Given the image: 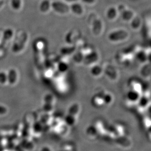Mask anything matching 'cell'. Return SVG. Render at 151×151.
I'll list each match as a JSON object with an SVG mask.
<instances>
[{
    "mask_svg": "<svg viewBox=\"0 0 151 151\" xmlns=\"http://www.w3.org/2000/svg\"><path fill=\"white\" fill-rule=\"evenodd\" d=\"M29 35L24 30H20L15 36L14 41L12 46V50L15 53L21 52L24 50L28 42Z\"/></svg>",
    "mask_w": 151,
    "mask_h": 151,
    "instance_id": "1",
    "label": "cell"
},
{
    "mask_svg": "<svg viewBox=\"0 0 151 151\" xmlns=\"http://www.w3.org/2000/svg\"><path fill=\"white\" fill-rule=\"evenodd\" d=\"M13 37L14 32L12 29H6L4 31H3V43L1 47L5 49H6Z\"/></svg>",
    "mask_w": 151,
    "mask_h": 151,
    "instance_id": "2",
    "label": "cell"
},
{
    "mask_svg": "<svg viewBox=\"0 0 151 151\" xmlns=\"http://www.w3.org/2000/svg\"><path fill=\"white\" fill-rule=\"evenodd\" d=\"M104 93H99L94 95L91 99V104L94 107L97 108H100L105 105L103 100V95Z\"/></svg>",
    "mask_w": 151,
    "mask_h": 151,
    "instance_id": "3",
    "label": "cell"
},
{
    "mask_svg": "<svg viewBox=\"0 0 151 151\" xmlns=\"http://www.w3.org/2000/svg\"><path fill=\"white\" fill-rule=\"evenodd\" d=\"M141 96V93L133 90H130L127 93L126 99L127 101H128L129 102L132 104H136L138 102Z\"/></svg>",
    "mask_w": 151,
    "mask_h": 151,
    "instance_id": "4",
    "label": "cell"
},
{
    "mask_svg": "<svg viewBox=\"0 0 151 151\" xmlns=\"http://www.w3.org/2000/svg\"><path fill=\"white\" fill-rule=\"evenodd\" d=\"M129 87L130 90L137 91L142 94V84L137 79H132L129 82Z\"/></svg>",
    "mask_w": 151,
    "mask_h": 151,
    "instance_id": "5",
    "label": "cell"
},
{
    "mask_svg": "<svg viewBox=\"0 0 151 151\" xmlns=\"http://www.w3.org/2000/svg\"><path fill=\"white\" fill-rule=\"evenodd\" d=\"M137 104L140 108L145 109L148 108V106L150 105V98L149 96L141 94Z\"/></svg>",
    "mask_w": 151,
    "mask_h": 151,
    "instance_id": "6",
    "label": "cell"
},
{
    "mask_svg": "<svg viewBox=\"0 0 151 151\" xmlns=\"http://www.w3.org/2000/svg\"><path fill=\"white\" fill-rule=\"evenodd\" d=\"M77 117L68 114L63 118V121L65 124L68 127H71L76 124Z\"/></svg>",
    "mask_w": 151,
    "mask_h": 151,
    "instance_id": "7",
    "label": "cell"
},
{
    "mask_svg": "<svg viewBox=\"0 0 151 151\" xmlns=\"http://www.w3.org/2000/svg\"><path fill=\"white\" fill-rule=\"evenodd\" d=\"M80 105L77 103H74V104H72L68 109V114L77 117V116L80 113Z\"/></svg>",
    "mask_w": 151,
    "mask_h": 151,
    "instance_id": "8",
    "label": "cell"
},
{
    "mask_svg": "<svg viewBox=\"0 0 151 151\" xmlns=\"http://www.w3.org/2000/svg\"><path fill=\"white\" fill-rule=\"evenodd\" d=\"M7 81L11 83L14 84L16 82L18 76V73L15 69H11L9 70V73L7 74Z\"/></svg>",
    "mask_w": 151,
    "mask_h": 151,
    "instance_id": "9",
    "label": "cell"
},
{
    "mask_svg": "<svg viewBox=\"0 0 151 151\" xmlns=\"http://www.w3.org/2000/svg\"><path fill=\"white\" fill-rule=\"evenodd\" d=\"M86 134L90 138H94L99 135L97 130L94 125L88 126L86 129Z\"/></svg>",
    "mask_w": 151,
    "mask_h": 151,
    "instance_id": "10",
    "label": "cell"
},
{
    "mask_svg": "<svg viewBox=\"0 0 151 151\" xmlns=\"http://www.w3.org/2000/svg\"><path fill=\"white\" fill-rule=\"evenodd\" d=\"M68 126L65 124L64 122L62 123L57 127L55 128L56 132L58 134L61 135H64L68 132Z\"/></svg>",
    "mask_w": 151,
    "mask_h": 151,
    "instance_id": "11",
    "label": "cell"
},
{
    "mask_svg": "<svg viewBox=\"0 0 151 151\" xmlns=\"http://www.w3.org/2000/svg\"><path fill=\"white\" fill-rule=\"evenodd\" d=\"M94 125L95 126V127L97 130L99 135H104L105 134L107 129H106L102 121H96Z\"/></svg>",
    "mask_w": 151,
    "mask_h": 151,
    "instance_id": "12",
    "label": "cell"
},
{
    "mask_svg": "<svg viewBox=\"0 0 151 151\" xmlns=\"http://www.w3.org/2000/svg\"><path fill=\"white\" fill-rule=\"evenodd\" d=\"M23 1L22 0H12L11 1V6L14 10H20L22 7Z\"/></svg>",
    "mask_w": 151,
    "mask_h": 151,
    "instance_id": "13",
    "label": "cell"
},
{
    "mask_svg": "<svg viewBox=\"0 0 151 151\" xmlns=\"http://www.w3.org/2000/svg\"><path fill=\"white\" fill-rule=\"evenodd\" d=\"M91 74L94 77H99L102 73V68L99 66H94L91 68Z\"/></svg>",
    "mask_w": 151,
    "mask_h": 151,
    "instance_id": "14",
    "label": "cell"
},
{
    "mask_svg": "<svg viewBox=\"0 0 151 151\" xmlns=\"http://www.w3.org/2000/svg\"><path fill=\"white\" fill-rule=\"evenodd\" d=\"M50 3L49 1L44 0L40 4V10L43 12H47L50 9Z\"/></svg>",
    "mask_w": 151,
    "mask_h": 151,
    "instance_id": "15",
    "label": "cell"
},
{
    "mask_svg": "<svg viewBox=\"0 0 151 151\" xmlns=\"http://www.w3.org/2000/svg\"><path fill=\"white\" fill-rule=\"evenodd\" d=\"M105 105H110L113 101V96L110 93H104L103 95Z\"/></svg>",
    "mask_w": 151,
    "mask_h": 151,
    "instance_id": "16",
    "label": "cell"
},
{
    "mask_svg": "<svg viewBox=\"0 0 151 151\" xmlns=\"http://www.w3.org/2000/svg\"><path fill=\"white\" fill-rule=\"evenodd\" d=\"M57 68L59 73H65L68 69V65L65 62H61L57 66Z\"/></svg>",
    "mask_w": 151,
    "mask_h": 151,
    "instance_id": "17",
    "label": "cell"
},
{
    "mask_svg": "<svg viewBox=\"0 0 151 151\" xmlns=\"http://www.w3.org/2000/svg\"><path fill=\"white\" fill-rule=\"evenodd\" d=\"M44 102L45 103L54 105V103L55 102L54 96L51 94H47L44 97Z\"/></svg>",
    "mask_w": 151,
    "mask_h": 151,
    "instance_id": "18",
    "label": "cell"
},
{
    "mask_svg": "<svg viewBox=\"0 0 151 151\" xmlns=\"http://www.w3.org/2000/svg\"><path fill=\"white\" fill-rule=\"evenodd\" d=\"M43 110L45 113L50 114L53 111L54 106L52 104L45 103L44 105L43 106Z\"/></svg>",
    "mask_w": 151,
    "mask_h": 151,
    "instance_id": "19",
    "label": "cell"
},
{
    "mask_svg": "<svg viewBox=\"0 0 151 151\" xmlns=\"http://www.w3.org/2000/svg\"><path fill=\"white\" fill-rule=\"evenodd\" d=\"M7 81V73L4 71L0 72V84H4Z\"/></svg>",
    "mask_w": 151,
    "mask_h": 151,
    "instance_id": "20",
    "label": "cell"
},
{
    "mask_svg": "<svg viewBox=\"0 0 151 151\" xmlns=\"http://www.w3.org/2000/svg\"><path fill=\"white\" fill-rule=\"evenodd\" d=\"M144 124L147 128H150L151 127V119L150 118L147 117L144 119Z\"/></svg>",
    "mask_w": 151,
    "mask_h": 151,
    "instance_id": "21",
    "label": "cell"
},
{
    "mask_svg": "<svg viewBox=\"0 0 151 151\" xmlns=\"http://www.w3.org/2000/svg\"><path fill=\"white\" fill-rule=\"evenodd\" d=\"M6 49H4L3 47H0V59L3 58L6 54Z\"/></svg>",
    "mask_w": 151,
    "mask_h": 151,
    "instance_id": "22",
    "label": "cell"
},
{
    "mask_svg": "<svg viewBox=\"0 0 151 151\" xmlns=\"http://www.w3.org/2000/svg\"><path fill=\"white\" fill-rule=\"evenodd\" d=\"M3 40V30L0 29V47L2 45Z\"/></svg>",
    "mask_w": 151,
    "mask_h": 151,
    "instance_id": "23",
    "label": "cell"
},
{
    "mask_svg": "<svg viewBox=\"0 0 151 151\" xmlns=\"http://www.w3.org/2000/svg\"><path fill=\"white\" fill-rule=\"evenodd\" d=\"M6 109L2 107V106H0V114H3V113L6 112Z\"/></svg>",
    "mask_w": 151,
    "mask_h": 151,
    "instance_id": "24",
    "label": "cell"
},
{
    "mask_svg": "<svg viewBox=\"0 0 151 151\" xmlns=\"http://www.w3.org/2000/svg\"><path fill=\"white\" fill-rule=\"evenodd\" d=\"M41 151H51V150L50 148H49L48 147H44Z\"/></svg>",
    "mask_w": 151,
    "mask_h": 151,
    "instance_id": "25",
    "label": "cell"
},
{
    "mask_svg": "<svg viewBox=\"0 0 151 151\" xmlns=\"http://www.w3.org/2000/svg\"><path fill=\"white\" fill-rule=\"evenodd\" d=\"M59 151H72L71 150H67V149H63L62 150H60Z\"/></svg>",
    "mask_w": 151,
    "mask_h": 151,
    "instance_id": "26",
    "label": "cell"
}]
</instances>
